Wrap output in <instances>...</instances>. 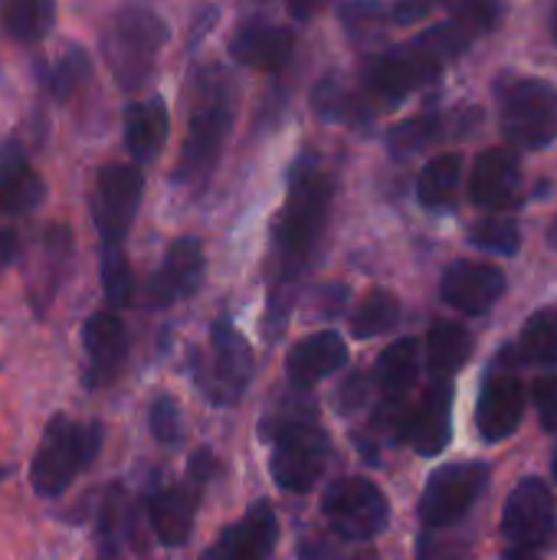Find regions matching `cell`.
<instances>
[{"label": "cell", "mask_w": 557, "mask_h": 560, "mask_svg": "<svg viewBox=\"0 0 557 560\" xmlns=\"http://www.w3.org/2000/svg\"><path fill=\"white\" fill-rule=\"evenodd\" d=\"M263 440H269V469L279 489L305 495L325 476L332 459V440L318 423L312 397L305 390L282 400L259 427Z\"/></svg>", "instance_id": "obj_1"}, {"label": "cell", "mask_w": 557, "mask_h": 560, "mask_svg": "<svg viewBox=\"0 0 557 560\" xmlns=\"http://www.w3.org/2000/svg\"><path fill=\"white\" fill-rule=\"evenodd\" d=\"M332 210V180L322 174V167L305 154L289 177V200L282 207V217L276 223V289L272 292H292L295 295V279L309 266L325 223Z\"/></svg>", "instance_id": "obj_2"}, {"label": "cell", "mask_w": 557, "mask_h": 560, "mask_svg": "<svg viewBox=\"0 0 557 560\" xmlns=\"http://www.w3.org/2000/svg\"><path fill=\"white\" fill-rule=\"evenodd\" d=\"M473 39H476V33L450 16L446 23L427 30L423 36L374 56L368 66V85L384 102H401L410 92H417L420 85L433 82L450 59H456L460 52L469 49Z\"/></svg>", "instance_id": "obj_3"}, {"label": "cell", "mask_w": 557, "mask_h": 560, "mask_svg": "<svg viewBox=\"0 0 557 560\" xmlns=\"http://www.w3.org/2000/svg\"><path fill=\"white\" fill-rule=\"evenodd\" d=\"M105 430L102 423L89 420H69V417H53L46 423V433L36 446L33 466H30V482L36 495L56 499L62 495L102 453Z\"/></svg>", "instance_id": "obj_4"}, {"label": "cell", "mask_w": 557, "mask_h": 560, "mask_svg": "<svg viewBox=\"0 0 557 560\" xmlns=\"http://www.w3.org/2000/svg\"><path fill=\"white\" fill-rule=\"evenodd\" d=\"M164 43H167V23L144 7L118 10L102 33L105 62L125 92L141 89L151 79Z\"/></svg>", "instance_id": "obj_5"}, {"label": "cell", "mask_w": 557, "mask_h": 560, "mask_svg": "<svg viewBox=\"0 0 557 560\" xmlns=\"http://www.w3.org/2000/svg\"><path fill=\"white\" fill-rule=\"evenodd\" d=\"M253 371H256V361H253L250 341L233 328L230 318H220L210 328L207 354H200L194 364V377H197L200 394L213 407H233L246 394Z\"/></svg>", "instance_id": "obj_6"}, {"label": "cell", "mask_w": 557, "mask_h": 560, "mask_svg": "<svg viewBox=\"0 0 557 560\" xmlns=\"http://www.w3.org/2000/svg\"><path fill=\"white\" fill-rule=\"evenodd\" d=\"M555 532V492L535 476L522 479L509 492L506 509H502V538H506L509 555H515L519 560L532 558V555H538V551H545L552 545Z\"/></svg>", "instance_id": "obj_7"}, {"label": "cell", "mask_w": 557, "mask_h": 560, "mask_svg": "<svg viewBox=\"0 0 557 560\" xmlns=\"http://www.w3.org/2000/svg\"><path fill=\"white\" fill-rule=\"evenodd\" d=\"M322 515L332 525V532L345 541H371L378 538L391 522V502L387 495L361 476L338 479L322 495Z\"/></svg>", "instance_id": "obj_8"}, {"label": "cell", "mask_w": 557, "mask_h": 560, "mask_svg": "<svg viewBox=\"0 0 557 560\" xmlns=\"http://www.w3.org/2000/svg\"><path fill=\"white\" fill-rule=\"evenodd\" d=\"M489 486L486 463H446L440 466L420 495V522L427 532L456 528Z\"/></svg>", "instance_id": "obj_9"}, {"label": "cell", "mask_w": 557, "mask_h": 560, "mask_svg": "<svg viewBox=\"0 0 557 560\" xmlns=\"http://www.w3.org/2000/svg\"><path fill=\"white\" fill-rule=\"evenodd\" d=\"M502 131L515 148H548L557 138V89L545 79H515L502 98Z\"/></svg>", "instance_id": "obj_10"}, {"label": "cell", "mask_w": 557, "mask_h": 560, "mask_svg": "<svg viewBox=\"0 0 557 560\" xmlns=\"http://www.w3.org/2000/svg\"><path fill=\"white\" fill-rule=\"evenodd\" d=\"M210 476H213V459L207 453H197V459L190 463V472L184 479L151 492L148 518L164 548H181L190 538L194 518L200 509V495H204V486L210 482Z\"/></svg>", "instance_id": "obj_11"}, {"label": "cell", "mask_w": 557, "mask_h": 560, "mask_svg": "<svg viewBox=\"0 0 557 560\" xmlns=\"http://www.w3.org/2000/svg\"><path fill=\"white\" fill-rule=\"evenodd\" d=\"M230 128H233L230 98L213 89L194 108L190 131H187V141H184V151H181V167H177V180L181 184H204L213 174Z\"/></svg>", "instance_id": "obj_12"}, {"label": "cell", "mask_w": 557, "mask_h": 560, "mask_svg": "<svg viewBox=\"0 0 557 560\" xmlns=\"http://www.w3.org/2000/svg\"><path fill=\"white\" fill-rule=\"evenodd\" d=\"M141 203V171L135 164H108L95 177L92 217L102 246H121Z\"/></svg>", "instance_id": "obj_13"}, {"label": "cell", "mask_w": 557, "mask_h": 560, "mask_svg": "<svg viewBox=\"0 0 557 560\" xmlns=\"http://www.w3.org/2000/svg\"><path fill=\"white\" fill-rule=\"evenodd\" d=\"M401 440L420 456H440L453 440V381H433L423 397L407 407Z\"/></svg>", "instance_id": "obj_14"}, {"label": "cell", "mask_w": 557, "mask_h": 560, "mask_svg": "<svg viewBox=\"0 0 557 560\" xmlns=\"http://www.w3.org/2000/svg\"><path fill=\"white\" fill-rule=\"evenodd\" d=\"M85 345V384L92 390L118 381L128 361V328L115 312H95L82 328Z\"/></svg>", "instance_id": "obj_15"}, {"label": "cell", "mask_w": 557, "mask_h": 560, "mask_svg": "<svg viewBox=\"0 0 557 560\" xmlns=\"http://www.w3.org/2000/svg\"><path fill=\"white\" fill-rule=\"evenodd\" d=\"M279 541V518L276 509L259 499L250 505V512L233 522L217 545H210L200 560H269Z\"/></svg>", "instance_id": "obj_16"}, {"label": "cell", "mask_w": 557, "mask_h": 560, "mask_svg": "<svg viewBox=\"0 0 557 560\" xmlns=\"http://www.w3.org/2000/svg\"><path fill=\"white\" fill-rule=\"evenodd\" d=\"M506 295V272L492 262H453L440 279V299L463 315H486Z\"/></svg>", "instance_id": "obj_17"}, {"label": "cell", "mask_w": 557, "mask_h": 560, "mask_svg": "<svg viewBox=\"0 0 557 560\" xmlns=\"http://www.w3.org/2000/svg\"><path fill=\"white\" fill-rule=\"evenodd\" d=\"M204 279V246L194 236H181L167 246L158 272L148 282V305L167 308L177 299H187L200 289Z\"/></svg>", "instance_id": "obj_18"}, {"label": "cell", "mask_w": 557, "mask_h": 560, "mask_svg": "<svg viewBox=\"0 0 557 560\" xmlns=\"http://www.w3.org/2000/svg\"><path fill=\"white\" fill-rule=\"evenodd\" d=\"M522 161L512 148H489L476 158L469 174V200L483 210H506L519 200Z\"/></svg>", "instance_id": "obj_19"}, {"label": "cell", "mask_w": 557, "mask_h": 560, "mask_svg": "<svg viewBox=\"0 0 557 560\" xmlns=\"http://www.w3.org/2000/svg\"><path fill=\"white\" fill-rule=\"evenodd\" d=\"M525 417V387L515 374H492L476 404V430L486 443L509 440Z\"/></svg>", "instance_id": "obj_20"}, {"label": "cell", "mask_w": 557, "mask_h": 560, "mask_svg": "<svg viewBox=\"0 0 557 560\" xmlns=\"http://www.w3.org/2000/svg\"><path fill=\"white\" fill-rule=\"evenodd\" d=\"M348 364V345L338 331H318L292 345L286 358V377L292 390H309L318 381L338 374Z\"/></svg>", "instance_id": "obj_21"}, {"label": "cell", "mask_w": 557, "mask_h": 560, "mask_svg": "<svg viewBox=\"0 0 557 560\" xmlns=\"http://www.w3.org/2000/svg\"><path fill=\"white\" fill-rule=\"evenodd\" d=\"M292 49H295L292 30L266 23V20L243 23L230 39L233 59L250 69H263V72H279L292 59Z\"/></svg>", "instance_id": "obj_22"}, {"label": "cell", "mask_w": 557, "mask_h": 560, "mask_svg": "<svg viewBox=\"0 0 557 560\" xmlns=\"http://www.w3.org/2000/svg\"><path fill=\"white\" fill-rule=\"evenodd\" d=\"M43 197H46V184L30 167L23 144L7 141L0 148V210L26 213V210H36L43 203Z\"/></svg>", "instance_id": "obj_23"}, {"label": "cell", "mask_w": 557, "mask_h": 560, "mask_svg": "<svg viewBox=\"0 0 557 560\" xmlns=\"http://www.w3.org/2000/svg\"><path fill=\"white\" fill-rule=\"evenodd\" d=\"M167 138V105L161 98L135 102L125 112V148L138 164H148Z\"/></svg>", "instance_id": "obj_24"}, {"label": "cell", "mask_w": 557, "mask_h": 560, "mask_svg": "<svg viewBox=\"0 0 557 560\" xmlns=\"http://www.w3.org/2000/svg\"><path fill=\"white\" fill-rule=\"evenodd\" d=\"M473 358V335L456 322H437L427 335V368L433 381H453V374Z\"/></svg>", "instance_id": "obj_25"}, {"label": "cell", "mask_w": 557, "mask_h": 560, "mask_svg": "<svg viewBox=\"0 0 557 560\" xmlns=\"http://www.w3.org/2000/svg\"><path fill=\"white\" fill-rule=\"evenodd\" d=\"M460 184H463V158L460 154H437L420 171L417 200L427 210H443V207H450L456 200Z\"/></svg>", "instance_id": "obj_26"}, {"label": "cell", "mask_w": 557, "mask_h": 560, "mask_svg": "<svg viewBox=\"0 0 557 560\" xmlns=\"http://www.w3.org/2000/svg\"><path fill=\"white\" fill-rule=\"evenodd\" d=\"M56 20L53 0H0V23L10 39L36 43L49 33Z\"/></svg>", "instance_id": "obj_27"}, {"label": "cell", "mask_w": 557, "mask_h": 560, "mask_svg": "<svg viewBox=\"0 0 557 560\" xmlns=\"http://www.w3.org/2000/svg\"><path fill=\"white\" fill-rule=\"evenodd\" d=\"M519 361L522 364H542L555 368L557 364V308H538L519 338Z\"/></svg>", "instance_id": "obj_28"}, {"label": "cell", "mask_w": 557, "mask_h": 560, "mask_svg": "<svg viewBox=\"0 0 557 560\" xmlns=\"http://www.w3.org/2000/svg\"><path fill=\"white\" fill-rule=\"evenodd\" d=\"M401 322V302L384 292V289H374L361 299V305L355 308L351 315V331L355 338L368 341V338H378V335H387L394 325Z\"/></svg>", "instance_id": "obj_29"}, {"label": "cell", "mask_w": 557, "mask_h": 560, "mask_svg": "<svg viewBox=\"0 0 557 560\" xmlns=\"http://www.w3.org/2000/svg\"><path fill=\"white\" fill-rule=\"evenodd\" d=\"M440 138H443V118L427 112V115H414V118L394 125L391 135H387V148H391L394 158H410V154L427 151Z\"/></svg>", "instance_id": "obj_30"}, {"label": "cell", "mask_w": 557, "mask_h": 560, "mask_svg": "<svg viewBox=\"0 0 557 560\" xmlns=\"http://www.w3.org/2000/svg\"><path fill=\"white\" fill-rule=\"evenodd\" d=\"M102 289L112 308H125L135 299V276L121 246H102Z\"/></svg>", "instance_id": "obj_31"}, {"label": "cell", "mask_w": 557, "mask_h": 560, "mask_svg": "<svg viewBox=\"0 0 557 560\" xmlns=\"http://www.w3.org/2000/svg\"><path fill=\"white\" fill-rule=\"evenodd\" d=\"M473 246L499 253V256H515L522 246V230L512 217H486L469 230Z\"/></svg>", "instance_id": "obj_32"}, {"label": "cell", "mask_w": 557, "mask_h": 560, "mask_svg": "<svg viewBox=\"0 0 557 560\" xmlns=\"http://www.w3.org/2000/svg\"><path fill=\"white\" fill-rule=\"evenodd\" d=\"M128 525H131V512H128V499L125 492L115 486L108 489L105 502H102V512H98V538L108 551H115L125 535H128Z\"/></svg>", "instance_id": "obj_33"}, {"label": "cell", "mask_w": 557, "mask_h": 560, "mask_svg": "<svg viewBox=\"0 0 557 560\" xmlns=\"http://www.w3.org/2000/svg\"><path fill=\"white\" fill-rule=\"evenodd\" d=\"M341 20H345L348 33L355 39H371V36H378L384 30L387 13H384V7L378 0H351V3H345Z\"/></svg>", "instance_id": "obj_34"}, {"label": "cell", "mask_w": 557, "mask_h": 560, "mask_svg": "<svg viewBox=\"0 0 557 560\" xmlns=\"http://www.w3.org/2000/svg\"><path fill=\"white\" fill-rule=\"evenodd\" d=\"M440 3H446L453 20H460L473 33L492 30L502 16V0H440Z\"/></svg>", "instance_id": "obj_35"}, {"label": "cell", "mask_w": 557, "mask_h": 560, "mask_svg": "<svg viewBox=\"0 0 557 560\" xmlns=\"http://www.w3.org/2000/svg\"><path fill=\"white\" fill-rule=\"evenodd\" d=\"M151 433L161 446H181L184 440V417L174 397H158L151 404Z\"/></svg>", "instance_id": "obj_36"}, {"label": "cell", "mask_w": 557, "mask_h": 560, "mask_svg": "<svg viewBox=\"0 0 557 560\" xmlns=\"http://www.w3.org/2000/svg\"><path fill=\"white\" fill-rule=\"evenodd\" d=\"M85 75H89V56H85L82 49H69V52L56 62V69H53L49 89H53L56 98H69V95L79 89V82H82Z\"/></svg>", "instance_id": "obj_37"}, {"label": "cell", "mask_w": 557, "mask_h": 560, "mask_svg": "<svg viewBox=\"0 0 557 560\" xmlns=\"http://www.w3.org/2000/svg\"><path fill=\"white\" fill-rule=\"evenodd\" d=\"M315 112H322L332 121H355L358 118V105L348 98V92L335 79H325L315 89Z\"/></svg>", "instance_id": "obj_38"}, {"label": "cell", "mask_w": 557, "mask_h": 560, "mask_svg": "<svg viewBox=\"0 0 557 560\" xmlns=\"http://www.w3.org/2000/svg\"><path fill=\"white\" fill-rule=\"evenodd\" d=\"M417 560H466V541L443 532H427L417 541Z\"/></svg>", "instance_id": "obj_39"}, {"label": "cell", "mask_w": 557, "mask_h": 560, "mask_svg": "<svg viewBox=\"0 0 557 560\" xmlns=\"http://www.w3.org/2000/svg\"><path fill=\"white\" fill-rule=\"evenodd\" d=\"M532 400L538 410V420L548 433H557V374L538 377L532 387Z\"/></svg>", "instance_id": "obj_40"}, {"label": "cell", "mask_w": 557, "mask_h": 560, "mask_svg": "<svg viewBox=\"0 0 557 560\" xmlns=\"http://www.w3.org/2000/svg\"><path fill=\"white\" fill-rule=\"evenodd\" d=\"M368 397H371V377H368V374H355L351 381L341 384V390H338V407H341V413H345V410H358V407L368 404Z\"/></svg>", "instance_id": "obj_41"}, {"label": "cell", "mask_w": 557, "mask_h": 560, "mask_svg": "<svg viewBox=\"0 0 557 560\" xmlns=\"http://www.w3.org/2000/svg\"><path fill=\"white\" fill-rule=\"evenodd\" d=\"M440 0H397L394 7H391V20L394 23H401V26H414V23H420V20H427L430 13H433V7H437Z\"/></svg>", "instance_id": "obj_42"}, {"label": "cell", "mask_w": 557, "mask_h": 560, "mask_svg": "<svg viewBox=\"0 0 557 560\" xmlns=\"http://www.w3.org/2000/svg\"><path fill=\"white\" fill-rule=\"evenodd\" d=\"M325 3H328V0H289V10H292L295 20H309V16H315Z\"/></svg>", "instance_id": "obj_43"}, {"label": "cell", "mask_w": 557, "mask_h": 560, "mask_svg": "<svg viewBox=\"0 0 557 560\" xmlns=\"http://www.w3.org/2000/svg\"><path fill=\"white\" fill-rule=\"evenodd\" d=\"M13 253H16V236L10 230H0V269L13 259Z\"/></svg>", "instance_id": "obj_44"}, {"label": "cell", "mask_w": 557, "mask_h": 560, "mask_svg": "<svg viewBox=\"0 0 557 560\" xmlns=\"http://www.w3.org/2000/svg\"><path fill=\"white\" fill-rule=\"evenodd\" d=\"M552 26H555V39H557V0H555V10H552Z\"/></svg>", "instance_id": "obj_45"}, {"label": "cell", "mask_w": 557, "mask_h": 560, "mask_svg": "<svg viewBox=\"0 0 557 560\" xmlns=\"http://www.w3.org/2000/svg\"><path fill=\"white\" fill-rule=\"evenodd\" d=\"M555 479H557V450H555Z\"/></svg>", "instance_id": "obj_46"}]
</instances>
